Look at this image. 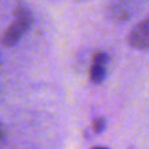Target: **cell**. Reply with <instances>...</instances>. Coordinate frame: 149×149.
<instances>
[{
	"instance_id": "obj_1",
	"label": "cell",
	"mask_w": 149,
	"mask_h": 149,
	"mask_svg": "<svg viewBox=\"0 0 149 149\" xmlns=\"http://www.w3.org/2000/svg\"><path fill=\"white\" fill-rule=\"evenodd\" d=\"M32 23H33L32 12L26 6H17L13 12V19L10 25L6 28V31L1 35V44L4 47L16 45L32 28Z\"/></svg>"
},
{
	"instance_id": "obj_2",
	"label": "cell",
	"mask_w": 149,
	"mask_h": 149,
	"mask_svg": "<svg viewBox=\"0 0 149 149\" xmlns=\"http://www.w3.org/2000/svg\"><path fill=\"white\" fill-rule=\"evenodd\" d=\"M127 44L133 49H149V17L138 23L129 32Z\"/></svg>"
},
{
	"instance_id": "obj_3",
	"label": "cell",
	"mask_w": 149,
	"mask_h": 149,
	"mask_svg": "<svg viewBox=\"0 0 149 149\" xmlns=\"http://www.w3.org/2000/svg\"><path fill=\"white\" fill-rule=\"evenodd\" d=\"M109 54L104 51H99L93 55L91 65H90V80L94 84H100L104 81L107 74V65H109Z\"/></svg>"
},
{
	"instance_id": "obj_4",
	"label": "cell",
	"mask_w": 149,
	"mask_h": 149,
	"mask_svg": "<svg viewBox=\"0 0 149 149\" xmlns=\"http://www.w3.org/2000/svg\"><path fill=\"white\" fill-rule=\"evenodd\" d=\"M104 126H106V120H104V117H97V119H94V122H93V129H94V132H101L103 129H104Z\"/></svg>"
},
{
	"instance_id": "obj_5",
	"label": "cell",
	"mask_w": 149,
	"mask_h": 149,
	"mask_svg": "<svg viewBox=\"0 0 149 149\" xmlns=\"http://www.w3.org/2000/svg\"><path fill=\"white\" fill-rule=\"evenodd\" d=\"M6 138H7V130H6V127L0 123V145L6 141Z\"/></svg>"
},
{
	"instance_id": "obj_6",
	"label": "cell",
	"mask_w": 149,
	"mask_h": 149,
	"mask_svg": "<svg viewBox=\"0 0 149 149\" xmlns=\"http://www.w3.org/2000/svg\"><path fill=\"white\" fill-rule=\"evenodd\" d=\"M93 149H109V148H104V146H96V148H93Z\"/></svg>"
},
{
	"instance_id": "obj_7",
	"label": "cell",
	"mask_w": 149,
	"mask_h": 149,
	"mask_svg": "<svg viewBox=\"0 0 149 149\" xmlns=\"http://www.w3.org/2000/svg\"><path fill=\"white\" fill-rule=\"evenodd\" d=\"M0 64H1V56H0Z\"/></svg>"
}]
</instances>
